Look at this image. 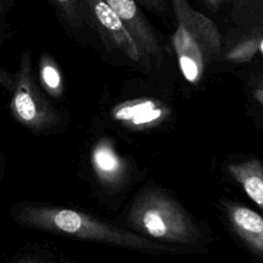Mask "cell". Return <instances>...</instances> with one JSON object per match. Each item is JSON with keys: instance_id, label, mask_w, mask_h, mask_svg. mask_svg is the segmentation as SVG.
<instances>
[{"instance_id": "6da1fadb", "label": "cell", "mask_w": 263, "mask_h": 263, "mask_svg": "<svg viewBox=\"0 0 263 263\" xmlns=\"http://www.w3.org/2000/svg\"><path fill=\"white\" fill-rule=\"evenodd\" d=\"M18 223L71 237L130 250L152 253L172 252L171 248L75 210L49 205L22 206L15 216Z\"/></svg>"}, {"instance_id": "7a4b0ae2", "label": "cell", "mask_w": 263, "mask_h": 263, "mask_svg": "<svg viewBox=\"0 0 263 263\" xmlns=\"http://www.w3.org/2000/svg\"><path fill=\"white\" fill-rule=\"evenodd\" d=\"M177 28L172 43L180 70L190 83H197L221 52L222 37L216 24L195 10L187 0H171Z\"/></svg>"}, {"instance_id": "3957f363", "label": "cell", "mask_w": 263, "mask_h": 263, "mask_svg": "<svg viewBox=\"0 0 263 263\" xmlns=\"http://www.w3.org/2000/svg\"><path fill=\"white\" fill-rule=\"evenodd\" d=\"M128 224L140 235L179 245L196 243L201 233L185 210L159 190L143 192L133 203Z\"/></svg>"}, {"instance_id": "277c9868", "label": "cell", "mask_w": 263, "mask_h": 263, "mask_svg": "<svg viewBox=\"0 0 263 263\" xmlns=\"http://www.w3.org/2000/svg\"><path fill=\"white\" fill-rule=\"evenodd\" d=\"M0 89L7 96L12 118L28 130L41 134L58 125L60 114L34 78L30 49L22 53L14 71L0 68Z\"/></svg>"}, {"instance_id": "5b68a950", "label": "cell", "mask_w": 263, "mask_h": 263, "mask_svg": "<svg viewBox=\"0 0 263 263\" xmlns=\"http://www.w3.org/2000/svg\"><path fill=\"white\" fill-rule=\"evenodd\" d=\"M84 20L88 18L106 46L120 51L135 63L146 65L144 57L117 14L103 0H81Z\"/></svg>"}, {"instance_id": "8992f818", "label": "cell", "mask_w": 263, "mask_h": 263, "mask_svg": "<svg viewBox=\"0 0 263 263\" xmlns=\"http://www.w3.org/2000/svg\"><path fill=\"white\" fill-rule=\"evenodd\" d=\"M120 18L129 32L138 47L140 48L146 66L150 67L153 63L160 67L163 62L162 48L159 39L143 14L136 0H103Z\"/></svg>"}, {"instance_id": "52a82bcc", "label": "cell", "mask_w": 263, "mask_h": 263, "mask_svg": "<svg viewBox=\"0 0 263 263\" xmlns=\"http://www.w3.org/2000/svg\"><path fill=\"white\" fill-rule=\"evenodd\" d=\"M225 215L231 228L258 257L263 253V220L253 210L235 202L224 203Z\"/></svg>"}, {"instance_id": "ba28073f", "label": "cell", "mask_w": 263, "mask_h": 263, "mask_svg": "<svg viewBox=\"0 0 263 263\" xmlns=\"http://www.w3.org/2000/svg\"><path fill=\"white\" fill-rule=\"evenodd\" d=\"M227 170L247 195L260 208L263 205V170L257 158L230 163Z\"/></svg>"}, {"instance_id": "9c48e42d", "label": "cell", "mask_w": 263, "mask_h": 263, "mask_svg": "<svg viewBox=\"0 0 263 263\" xmlns=\"http://www.w3.org/2000/svg\"><path fill=\"white\" fill-rule=\"evenodd\" d=\"M92 164L99 179L106 184L113 185L122 177V162L108 145L97 146L92 153Z\"/></svg>"}, {"instance_id": "30bf717a", "label": "cell", "mask_w": 263, "mask_h": 263, "mask_svg": "<svg viewBox=\"0 0 263 263\" xmlns=\"http://www.w3.org/2000/svg\"><path fill=\"white\" fill-rule=\"evenodd\" d=\"M115 116L118 120L125 121L135 126H140L153 123L161 116V112L155 103L145 101L122 106L117 110Z\"/></svg>"}, {"instance_id": "8fae6325", "label": "cell", "mask_w": 263, "mask_h": 263, "mask_svg": "<svg viewBox=\"0 0 263 263\" xmlns=\"http://www.w3.org/2000/svg\"><path fill=\"white\" fill-rule=\"evenodd\" d=\"M39 76L43 87L53 97H60L63 89V82L60 70L53 60L43 54L39 63Z\"/></svg>"}, {"instance_id": "7c38bea8", "label": "cell", "mask_w": 263, "mask_h": 263, "mask_svg": "<svg viewBox=\"0 0 263 263\" xmlns=\"http://www.w3.org/2000/svg\"><path fill=\"white\" fill-rule=\"evenodd\" d=\"M62 18L72 27H80L84 22L81 0H49Z\"/></svg>"}, {"instance_id": "4fadbf2b", "label": "cell", "mask_w": 263, "mask_h": 263, "mask_svg": "<svg viewBox=\"0 0 263 263\" xmlns=\"http://www.w3.org/2000/svg\"><path fill=\"white\" fill-rule=\"evenodd\" d=\"M14 4V0H0V46L8 38L10 33V25L8 23V14Z\"/></svg>"}, {"instance_id": "5bb4252c", "label": "cell", "mask_w": 263, "mask_h": 263, "mask_svg": "<svg viewBox=\"0 0 263 263\" xmlns=\"http://www.w3.org/2000/svg\"><path fill=\"white\" fill-rule=\"evenodd\" d=\"M256 48L262 52V40L259 41L258 44H256L254 41H250L237 46L233 49V51H231V53H229L228 58L233 61H245L250 59L254 52H256Z\"/></svg>"}, {"instance_id": "9a60e30c", "label": "cell", "mask_w": 263, "mask_h": 263, "mask_svg": "<svg viewBox=\"0 0 263 263\" xmlns=\"http://www.w3.org/2000/svg\"><path fill=\"white\" fill-rule=\"evenodd\" d=\"M152 12L163 14L166 12V1L165 0H138Z\"/></svg>"}, {"instance_id": "2e32d148", "label": "cell", "mask_w": 263, "mask_h": 263, "mask_svg": "<svg viewBox=\"0 0 263 263\" xmlns=\"http://www.w3.org/2000/svg\"><path fill=\"white\" fill-rule=\"evenodd\" d=\"M227 0H204L206 5L212 9H218Z\"/></svg>"}, {"instance_id": "e0dca14e", "label": "cell", "mask_w": 263, "mask_h": 263, "mask_svg": "<svg viewBox=\"0 0 263 263\" xmlns=\"http://www.w3.org/2000/svg\"><path fill=\"white\" fill-rule=\"evenodd\" d=\"M18 263H43V262H40L37 260H32V259H25V260L20 261Z\"/></svg>"}]
</instances>
